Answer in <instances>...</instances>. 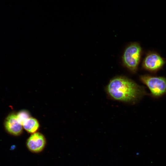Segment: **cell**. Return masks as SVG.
I'll return each mask as SVG.
<instances>
[{"label": "cell", "instance_id": "cell-8", "mask_svg": "<svg viewBox=\"0 0 166 166\" xmlns=\"http://www.w3.org/2000/svg\"><path fill=\"white\" fill-rule=\"evenodd\" d=\"M17 116L19 121L22 125L23 123L30 117L29 112L25 110H21L19 112Z\"/></svg>", "mask_w": 166, "mask_h": 166}, {"label": "cell", "instance_id": "cell-7", "mask_svg": "<svg viewBox=\"0 0 166 166\" xmlns=\"http://www.w3.org/2000/svg\"><path fill=\"white\" fill-rule=\"evenodd\" d=\"M22 126L27 132L34 133L38 130L39 124L36 119L30 117L23 123Z\"/></svg>", "mask_w": 166, "mask_h": 166}, {"label": "cell", "instance_id": "cell-6", "mask_svg": "<svg viewBox=\"0 0 166 166\" xmlns=\"http://www.w3.org/2000/svg\"><path fill=\"white\" fill-rule=\"evenodd\" d=\"M5 127L7 132L12 135L18 136L22 130V125L19 121L17 115L12 114L6 118Z\"/></svg>", "mask_w": 166, "mask_h": 166}, {"label": "cell", "instance_id": "cell-3", "mask_svg": "<svg viewBox=\"0 0 166 166\" xmlns=\"http://www.w3.org/2000/svg\"><path fill=\"white\" fill-rule=\"evenodd\" d=\"M142 82L149 89L151 94L159 97L166 93V78L163 77L143 75L140 77Z\"/></svg>", "mask_w": 166, "mask_h": 166}, {"label": "cell", "instance_id": "cell-5", "mask_svg": "<svg viewBox=\"0 0 166 166\" xmlns=\"http://www.w3.org/2000/svg\"><path fill=\"white\" fill-rule=\"evenodd\" d=\"M164 63V61L160 55L155 53H151L145 57L143 66L147 70L154 71L160 68Z\"/></svg>", "mask_w": 166, "mask_h": 166}, {"label": "cell", "instance_id": "cell-1", "mask_svg": "<svg viewBox=\"0 0 166 166\" xmlns=\"http://www.w3.org/2000/svg\"><path fill=\"white\" fill-rule=\"evenodd\" d=\"M106 90L112 99L130 103L136 102L146 93L143 87L124 76L113 78L108 84Z\"/></svg>", "mask_w": 166, "mask_h": 166}, {"label": "cell", "instance_id": "cell-2", "mask_svg": "<svg viewBox=\"0 0 166 166\" xmlns=\"http://www.w3.org/2000/svg\"><path fill=\"white\" fill-rule=\"evenodd\" d=\"M141 48L137 43H133L125 49L122 56L124 65L133 72H135L140 61Z\"/></svg>", "mask_w": 166, "mask_h": 166}, {"label": "cell", "instance_id": "cell-4", "mask_svg": "<svg viewBox=\"0 0 166 166\" xmlns=\"http://www.w3.org/2000/svg\"><path fill=\"white\" fill-rule=\"evenodd\" d=\"M46 140L44 136L39 132L33 133L27 139L26 146L31 152L38 153L42 151L45 147Z\"/></svg>", "mask_w": 166, "mask_h": 166}]
</instances>
